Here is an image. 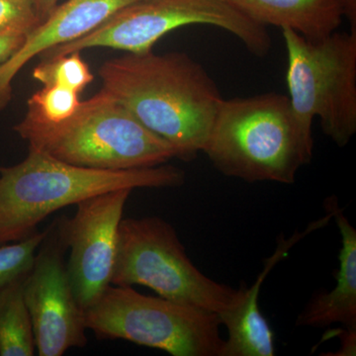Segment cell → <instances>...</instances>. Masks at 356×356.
Instances as JSON below:
<instances>
[{
  "label": "cell",
  "instance_id": "cell-12",
  "mask_svg": "<svg viewBox=\"0 0 356 356\" xmlns=\"http://www.w3.org/2000/svg\"><path fill=\"white\" fill-rule=\"evenodd\" d=\"M332 219L331 215L309 225L305 232L295 233L285 240L281 236L274 254L264 261V267L257 280L250 288L241 283V293L236 305L219 315L222 325L228 330V339H225L222 356H274L275 343L274 332L259 306V297L262 283L273 267L287 257L290 248L301 238L316 229H321Z\"/></svg>",
  "mask_w": 356,
  "mask_h": 356
},
{
  "label": "cell",
  "instance_id": "cell-1",
  "mask_svg": "<svg viewBox=\"0 0 356 356\" xmlns=\"http://www.w3.org/2000/svg\"><path fill=\"white\" fill-rule=\"evenodd\" d=\"M102 90L193 161L203 151L222 97L202 65L184 53H128L99 70Z\"/></svg>",
  "mask_w": 356,
  "mask_h": 356
},
{
  "label": "cell",
  "instance_id": "cell-3",
  "mask_svg": "<svg viewBox=\"0 0 356 356\" xmlns=\"http://www.w3.org/2000/svg\"><path fill=\"white\" fill-rule=\"evenodd\" d=\"M202 152L226 177L292 184L314 143L297 127L288 96L269 92L222 98Z\"/></svg>",
  "mask_w": 356,
  "mask_h": 356
},
{
  "label": "cell",
  "instance_id": "cell-6",
  "mask_svg": "<svg viewBox=\"0 0 356 356\" xmlns=\"http://www.w3.org/2000/svg\"><path fill=\"white\" fill-rule=\"evenodd\" d=\"M111 285H142L159 297L218 316L235 306L241 293L204 275L172 225L156 216L122 219Z\"/></svg>",
  "mask_w": 356,
  "mask_h": 356
},
{
  "label": "cell",
  "instance_id": "cell-13",
  "mask_svg": "<svg viewBox=\"0 0 356 356\" xmlns=\"http://www.w3.org/2000/svg\"><path fill=\"white\" fill-rule=\"evenodd\" d=\"M325 209L331 213L341 236L337 285L330 292H320L299 314L298 327H327L334 324L356 330V229L339 207L336 196L325 201Z\"/></svg>",
  "mask_w": 356,
  "mask_h": 356
},
{
  "label": "cell",
  "instance_id": "cell-8",
  "mask_svg": "<svg viewBox=\"0 0 356 356\" xmlns=\"http://www.w3.org/2000/svg\"><path fill=\"white\" fill-rule=\"evenodd\" d=\"M191 25L221 28L257 57H264L270 50L266 27L250 19L229 0H140L124 7L83 38L51 49L42 57L55 58L92 48L146 53L168 33Z\"/></svg>",
  "mask_w": 356,
  "mask_h": 356
},
{
  "label": "cell",
  "instance_id": "cell-22",
  "mask_svg": "<svg viewBox=\"0 0 356 356\" xmlns=\"http://www.w3.org/2000/svg\"><path fill=\"white\" fill-rule=\"evenodd\" d=\"M40 21H43L58 6L60 0H31Z\"/></svg>",
  "mask_w": 356,
  "mask_h": 356
},
{
  "label": "cell",
  "instance_id": "cell-7",
  "mask_svg": "<svg viewBox=\"0 0 356 356\" xmlns=\"http://www.w3.org/2000/svg\"><path fill=\"white\" fill-rule=\"evenodd\" d=\"M86 329L100 339H124L173 356H222L219 316L132 287L110 285L84 311Z\"/></svg>",
  "mask_w": 356,
  "mask_h": 356
},
{
  "label": "cell",
  "instance_id": "cell-18",
  "mask_svg": "<svg viewBox=\"0 0 356 356\" xmlns=\"http://www.w3.org/2000/svg\"><path fill=\"white\" fill-rule=\"evenodd\" d=\"M46 232H35L20 242L0 245V291L31 269L37 248Z\"/></svg>",
  "mask_w": 356,
  "mask_h": 356
},
{
  "label": "cell",
  "instance_id": "cell-10",
  "mask_svg": "<svg viewBox=\"0 0 356 356\" xmlns=\"http://www.w3.org/2000/svg\"><path fill=\"white\" fill-rule=\"evenodd\" d=\"M132 189H118L84 199L72 218L60 216L70 250L67 273L79 306L86 311L111 285L119 228Z\"/></svg>",
  "mask_w": 356,
  "mask_h": 356
},
{
  "label": "cell",
  "instance_id": "cell-4",
  "mask_svg": "<svg viewBox=\"0 0 356 356\" xmlns=\"http://www.w3.org/2000/svg\"><path fill=\"white\" fill-rule=\"evenodd\" d=\"M14 131L29 147L83 168L136 170L165 165L175 158L168 143L103 90L81 102L62 123L47 125L23 119Z\"/></svg>",
  "mask_w": 356,
  "mask_h": 356
},
{
  "label": "cell",
  "instance_id": "cell-17",
  "mask_svg": "<svg viewBox=\"0 0 356 356\" xmlns=\"http://www.w3.org/2000/svg\"><path fill=\"white\" fill-rule=\"evenodd\" d=\"M81 105L79 95L72 89L43 86L28 100L25 118L47 125L62 123L70 118Z\"/></svg>",
  "mask_w": 356,
  "mask_h": 356
},
{
  "label": "cell",
  "instance_id": "cell-23",
  "mask_svg": "<svg viewBox=\"0 0 356 356\" xmlns=\"http://www.w3.org/2000/svg\"><path fill=\"white\" fill-rule=\"evenodd\" d=\"M346 17L350 23L351 31L356 32V0H344Z\"/></svg>",
  "mask_w": 356,
  "mask_h": 356
},
{
  "label": "cell",
  "instance_id": "cell-16",
  "mask_svg": "<svg viewBox=\"0 0 356 356\" xmlns=\"http://www.w3.org/2000/svg\"><path fill=\"white\" fill-rule=\"evenodd\" d=\"M81 53L72 51L58 57L44 58L33 70V77L43 86L72 89L81 95L95 79Z\"/></svg>",
  "mask_w": 356,
  "mask_h": 356
},
{
  "label": "cell",
  "instance_id": "cell-14",
  "mask_svg": "<svg viewBox=\"0 0 356 356\" xmlns=\"http://www.w3.org/2000/svg\"><path fill=\"white\" fill-rule=\"evenodd\" d=\"M250 19L264 27L290 29L308 41H322L339 29L344 0H229Z\"/></svg>",
  "mask_w": 356,
  "mask_h": 356
},
{
  "label": "cell",
  "instance_id": "cell-20",
  "mask_svg": "<svg viewBox=\"0 0 356 356\" xmlns=\"http://www.w3.org/2000/svg\"><path fill=\"white\" fill-rule=\"evenodd\" d=\"M26 36L27 35L21 33L0 32V65L19 50Z\"/></svg>",
  "mask_w": 356,
  "mask_h": 356
},
{
  "label": "cell",
  "instance_id": "cell-2",
  "mask_svg": "<svg viewBox=\"0 0 356 356\" xmlns=\"http://www.w3.org/2000/svg\"><path fill=\"white\" fill-rule=\"evenodd\" d=\"M184 170L161 165L109 170L65 163L29 147L18 165L0 166V245L20 242L58 210L118 189L175 188Z\"/></svg>",
  "mask_w": 356,
  "mask_h": 356
},
{
  "label": "cell",
  "instance_id": "cell-21",
  "mask_svg": "<svg viewBox=\"0 0 356 356\" xmlns=\"http://www.w3.org/2000/svg\"><path fill=\"white\" fill-rule=\"evenodd\" d=\"M339 339H341V348L336 353H329L327 355L337 356H355L356 355V330H337L334 331Z\"/></svg>",
  "mask_w": 356,
  "mask_h": 356
},
{
  "label": "cell",
  "instance_id": "cell-5",
  "mask_svg": "<svg viewBox=\"0 0 356 356\" xmlns=\"http://www.w3.org/2000/svg\"><path fill=\"white\" fill-rule=\"evenodd\" d=\"M287 51L288 99L303 137L314 143V119L339 147L356 133V32L311 42L281 29Z\"/></svg>",
  "mask_w": 356,
  "mask_h": 356
},
{
  "label": "cell",
  "instance_id": "cell-15",
  "mask_svg": "<svg viewBox=\"0 0 356 356\" xmlns=\"http://www.w3.org/2000/svg\"><path fill=\"white\" fill-rule=\"evenodd\" d=\"M27 273L11 281L0 291L1 356L36 355L31 316L24 297V283Z\"/></svg>",
  "mask_w": 356,
  "mask_h": 356
},
{
  "label": "cell",
  "instance_id": "cell-11",
  "mask_svg": "<svg viewBox=\"0 0 356 356\" xmlns=\"http://www.w3.org/2000/svg\"><path fill=\"white\" fill-rule=\"evenodd\" d=\"M140 0H67L26 36L24 43L0 65V110L11 99L15 76L30 60L51 49L86 36L124 7Z\"/></svg>",
  "mask_w": 356,
  "mask_h": 356
},
{
  "label": "cell",
  "instance_id": "cell-19",
  "mask_svg": "<svg viewBox=\"0 0 356 356\" xmlns=\"http://www.w3.org/2000/svg\"><path fill=\"white\" fill-rule=\"evenodd\" d=\"M40 23L31 0H0V32L28 35Z\"/></svg>",
  "mask_w": 356,
  "mask_h": 356
},
{
  "label": "cell",
  "instance_id": "cell-9",
  "mask_svg": "<svg viewBox=\"0 0 356 356\" xmlns=\"http://www.w3.org/2000/svg\"><path fill=\"white\" fill-rule=\"evenodd\" d=\"M31 269L24 283V297L31 316L36 353L60 356L88 343L83 309L72 291L67 273L60 217L44 229Z\"/></svg>",
  "mask_w": 356,
  "mask_h": 356
}]
</instances>
